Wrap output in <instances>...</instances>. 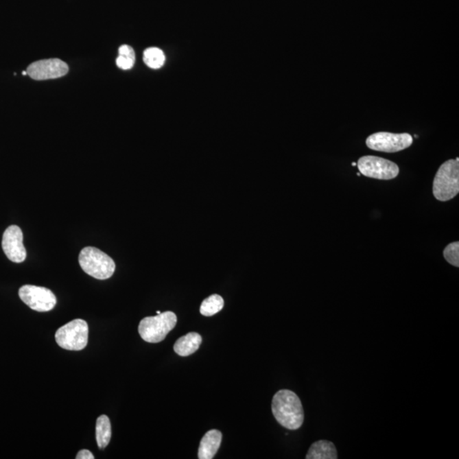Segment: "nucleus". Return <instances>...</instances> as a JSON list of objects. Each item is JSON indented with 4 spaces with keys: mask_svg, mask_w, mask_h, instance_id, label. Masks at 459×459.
I'll return each mask as SVG.
<instances>
[{
    "mask_svg": "<svg viewBox=\"0 0 459 459\" xmlns=\"http://www.w3.org/2000/svg\"><path fill=\"white\" fill-rule=\"evenodd\" d=\"M144 62L152 69H159L165 62V56L158 48H149L144 52Z\"/></svg>",
    "mask_w": 459,
    "mask_h": 459,
    "instance_id": "dca6fc26",
    "label": "nucleus"
},
{
    "mask_svg": "<svg viewBox=\"0 0 459 459\" xmlns=\"http://www.w3.org/2000/svg\"><path fill=\"white\" fill-rule=\"evenodd\" d=\"M159 314H161V311H156V315H159Z\"/></svg>",
    "mask_w": 459,
    "mask_h": 459,
    "instance_id": "5701e85b",
    "label": "nucleus"
},
{
    "mask_svg": "<svg viewBox=\"0 0 459 459\" xmlns=\"http://www.w3.org/2000/svg\"><path fill=\"white\" fill-rule=\"evenodd\" d=\"M77 459H94V455L92 454L91 451L84 449L78 451V454L76 456Z\"/></svg>",
    "mask_w": 459,
    "mask_h": 459,
    "instance_id": "aec40b11",
    "label": "nucleus"
},
{
    "mask_svg": "<svg viewBox=\"0 0 459 459\" xmlns=\"http://www.w3.org/2000/svg\"><path fill=\"white\" fill-rule=\"evenodd\" d=\"M202 336L198 333H188L178 339L174 345V351L180 357H188L195 353L202 344Z\"/></svg>",
    "mask_w": 459,
    "mask_h": 459,
    "instance_id": "f8f14e48",
    "label": "nucleus"
},
{
    "mask_svg": "<svg viewBox=\"0 0 459 459\" xmlns=\"http://www.w3.org/2000/svg\"><path fill=\"white\" fill-rule=\"evenodd\" d=\"M69 66L60 59L38 60L27 67V75L34 80H54L65 76L69 73Z\"/></svg>",
    "mask_w": 459,
    "mask_h": 459,
    "instance_id": "1a4fd4ad",
    "label": "nucleus"
},
{
    "mask_svg": "<svg viewBox=\"0 0 459 459\" xmlns=\"http://www.w3.org/2000/svg\"><path fill=\"white\" fill-rule=\"evenodd\" d=\"M357 166L362 176L377 180H393L400 173L399 167L396 163L375 156H362L358 160Z\"/></svg>",
    "mask_w": 459,
    "mask_h": 459,
    "instance_id": "423d86ee",
    "label": "nucleus"
},
{
    "mask_svg": "<svg viewBox=\"0 0 459 459\" xmlns=\"http://www.w3.org/2000/svg\"><path fill=\"white\" fill-rule=\"evenodd\" d=\"M222 441V434L220 430H209L201 440L198 449V458L212 459L218 451Z\"/></svg>",
    "mask_w": 459,
    "mask_h": 459,
    "instance_id": "9b49d317",
    "label": "nucleus"
},
{
    "mask_svg": "<svg viewBox=\"0 0 459 459\" xmlns=\"http://www.w3.org/2000/svg\"><path fill=\"white\" fill-rule=\"evenodd\" d=\"M459 192V158L447 160L440 167L433 183V194L437 200L447 202Z\"/></svg>",
    "mask_w": 459,
    "mask_h": 459,
    "instance_id": "f03ea898",
    "label": "nucleus"
},
{
    "mask_svg": "<svg viewBox=\"0 0 459 459\" xmlns=\"http://www.w3.org/2000/svg\"><path fill=\"white\" fill-rule=\"evenodd\" d=\"M119 56H128V58H135L134 51L130 45H123L119 49Z\"/></svg>",
    "mask_w": 459,
    "mask_h": 459,
    "instance_id": "6ab92c4d",
    "label": "nucleus"
},
{
    "mask_svg": "<svg viewBox=\"0 0 459 459\" xmlns=\"http://www.w3.org/2000/svg\"><path fill=\"white\" fill-rule=\"evenodd\" d=\"M19 297L28 307L38 312L51 311L56 305V295L44 287L24 285L19 290Z\"/></svg>",
    "mask_w": 459,
    "mask_h": 459,
    "instance_id": "6e6552de",
    "label": "nucleus"
},
{
    "mask_svg": "<svg viewBox=\"0 0 459 459\" xmlns=\"http://www.w3.org/2000/svg\"><path fill=\"white\" fill-rule=\"evenodd\" d=\"M412 142L414 138L408 133L378 132L370 135L366 139V144L372 150L394 153L411 147Z\"/></svg>",
    "mask_w": 459,
    "mask_h": 459,
    "instance_id": "0eeeda50",
    "label": "nucleus"
},
{
    "mask_svg": "<svg viewBox=\"0 0 459 459\" xmlns=\"http://www.w3.org/2000/svg\"><path fill=\"white\" fill-rule=\"evenodd\" d=\"M443 255L445 259L449 263L450 265L458 268L459 266V243L448 244L446 248L444 249Z\"/></svg>",
    "mask_w": 459,
    "mask_h": 459,
    "instance_id": "f3484780",
    "label": "nucleus"
},
{
    "mask_svg": "<svg viewBox=\"0 0 459 459\" xmlns=\"http://www.w3.org/2000/svg\"><path fill=\"white\" fill-rule=\"evenodd\" d=\"M272 411L277 423L287 429H300L305 421L300 397L290 390L277 391L273 397Z\"/></svg>",
    "mask_w": 459,
    "mask_h": 459,
    "instance_id": "f257e3e1",
    "label": "nucleus"
},
{
    "mask_svg": "<svg viewBox=\"0 0 459 459\" xmlns=\"http://www.w3.org/2000/svg\"><path fill=\"white\" fill-rule=\"evenodd\" d=\"M23 75H24V76H27V71H25V72H23Z\"/></svg>",
    "mask_w": 459,
    "mask_h": 459,
    "instance_id": "412c9836",
    "label": "nucleus"
},
{
    "mask_svg": "<svg viewBox=\"0 0 459 459\" xmlns=\"http://www.w3.org/2000/svg\"><path fill=\"white\" fill-rule=\"evenodd\" d=\"M361 176V173H357V176Z\"/></svg>",
    "mask_w": 459,
    "mask_h": 459,
    "instance_id": "b1692460",
    "label": "nucleus"
},
{
    "mask_svg": "<svg viewBox=\"0 0 459 459\" xmlns=\"http://www.w3.org/2000/svg\"><path fill=\"white\" fill-rule=\"evenodd\" d=\"M176 323V315L172 311H165L142 319L139 325V333L145 342L159 343L165 340Z\"/></svg>",
    "mask_w": 459,
    "mask_h": 459,
    "instance_id": "20e7f679",
    "label": "nucleus"
},
{
    "mask_svg": "<svg viewBox=\"0 0 459 459\" xmlns=\"http://www.w3.org/2000/svg\"><path fill=\"white\" fill-rule=\"evenodd\" d=\"M223 307V298L219 294H213L202 301L200 312L202 316H212L222 311Z\"/></svg>",
    "mask_w": 459,
    "mask_h": 459,
    "instance_id": "2eb2a0df",
    "label": "nucleus"
},
{
    "mask_svg": "<svg viewBox=\"0 0 459 459\" xmlns=\"http://www.w3.org/2000/svg\"><path fill=\"white\" fill-rule=\"evenodd\" d=\"M89 327L84 320L75 319L56 331V341L67 351H82L86 347Z\"/></svg>",
    "mask_w": 459,
    "mask_h": 459,
    "instance_id": "39448f33",
    "label": "nucleus"
},
{
    "mask_svg": "<svg viewBox=\"0 0 459 459\" xmlns=\"http://www.w3.org/2000/svg\"><path fill=\"white\" fill-rule=\"evenodd\" d=\"M338 451L332 441L321 440L311 444L306 459H337Z\"/></svg>",
    "mask_w": 459,
    "mask_h": 459,
    "instance_id": "ddd939ff",
    "label": "nucleus"
},
{
    "mask_svg": "<svg viewBox=\"0 0 459 459\" xmlns=\"http://www.w3.org/2000/svg\"><path fill=\"white\" fill-rule=\"evenodd\" d=\"M2 248L10 261L21 263L27 258L23 244V233L19 226H10L3 233Z\"/></svg>",
    "mask_w": 459,
    "mask_h": 459,
    "instance_id": "9d476101",
    "label": "nucleus"
},
{
    "mask_svg": "<svg viewBox=\"0 0 459 459\" xmlns=\"http://www.w3.org/2000/svg\"><path fill=\"white\" fill-rule=\"evenodd\" d=\"M95 435L99 449L108 446L112 437V426L108 416H99L96 421Z\"/></svg>",
    "mask_w": 459,
    "mask_h": 459,
    "instance_id": "4468645a",
    "label": "nucleus"
},
{
    "mask_svg": "<svg viewBox=\"0 0 459 459\" xmlns=\"http://www.w3.org/2000/svg\"><path fill=\"white\" fill-rule=\"evenodd\" d=\"M78 262L85 273L99 280L110 279L116 269L113 259L104 252L94 247L82 249L78 256Z\"/></svg>",
    "mask_w": 459,
    "mask_h": 459,
    "instance_id": "7ed1b4c3",
    "label": "nucleus"
},
{
    "mask_svg": "<svg viewBox=\"0 0 459 459\" xmlns=\"http://www.w3.org/2000/svg\"><path fill=\"white\" fill-rule=\"evenodd\" d=\"M135 58H128V56H119L117 58V66L123 70H130L134 65Z\"/></svg>",
    "mask_w": 459,
    "mask_h": 459,
    "instance_id": "a211bd4d",
    "label": "nucleus"
},
{
    "mask_svg": "<svg viewBox=\"0 0 459 459\" xmlns=\"http://www.w3.org/2000/svg\"><path fill=\"white\" fill-rule=\"evenodd\" d=\"M351 165H352V166H357V163H351Z\"/></svg>",
    "mask_w": 459,
    "mask_h": 459,
    "instance_id": "4be33fe9",
    "label": "nucleus"
}]
</instances>
